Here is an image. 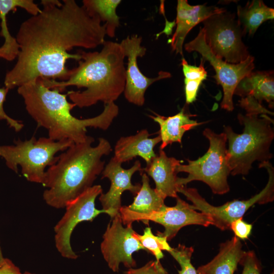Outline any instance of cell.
Listing matches in <instances>:
<instances>
[{
  "label": "cell",
  "mask_w": 274,
  "mask_h": 274,
  "mask_svg": "<svg viewBox=\"0 0 274 274\" xmlns=\"http://www.w3.org/2000/svg\"><path fill=\"white\" fill-rule=\"evenodd\" d=\"M43 0L41 12L23 21L16 39L17 60L6 74L8 89L19 87L38 79L66 81L68 59L81 60L75 47L94 49L105 41L106 24L74 0Z\"/></svg>",
  "instance_id": "1"
},
{
  "label": "cell",
  "mask_w": 274,
  "mask_h": 274,
  "mask_svg": "<svg viewBox=\"0 0 274 274\" xmlns=\"http://www.w3.org/2000/svg\"><path fill=\"white\" fill-rule=\"evenodd\" d=\"M102 45L100 51H80L81 60L78 66L70 70L66 81L41 79L44 85L60 92L70 86L85 88L67 93L72 103L80 108L98 101L105 105L115 102L125 86V57L119 43L106 41Z\"/></svg>",
  "instance_id": "2"
},
{
  "label": "cell",
  "mask_w": 274,
  "mask_h": 274,
  "mask_svg": "<svg viewBox=\"0 0 274 274\" xmlns=\"http://www.w3.org/2000/svg\"><path fill=\"white\" fill-rule=\"evenodd\" d=\"M17 92L29 115L39 126L48 130V137L55 141L84 142L89 136L87 127L107 130L119 113L118 106L112 102L105 105L102 112L95 117L78 119L71 114L76 106L67 100V94L47 87L41 79L18 87Z\"/></svg>",
  "instance_id": "3"
},
{
  "label": "cell",
  "mask_w": 274,
  "mask_h": 274,
  "mask_svg": "<svg viewBox=\"0 0 274 274\" xmlns=\"http://www.w3.org/2000/svg\"><path fill=\"white\" fill-rule=\"evenodd\" d=\"M94 141L89 136L84 142L74 143L48 167L42 184L47 188L43 197L48 205L65 208L68 202L93 186L105 167L102 157L112 150L107 139L98 138V143L94 147L91 145Z\"/></svg>",
  "instance_id": "4"
},
{
  "label": "cell",
  "mask_w": 274,
  "mask_h": 274,
  "mask_svg": "<svg viewBox=\"0 0 274 274\" xmlns=\"http://www.w3.org/2000/svg\"><path fill=\"white\" fill-rule=\"evenodd\" d=\"M237 118L244 125L242 133L234 132L230 126H225L223 132L228 143L227 162L233 176L247 175L254 162L269 161L272 157L270 147L274 138L273 120L266 114L239 113Z\"/></svg>",
  "instance_id": "5"
},
{
  "label": "cell",
  "mask_w": 274,
  "mask_h": 274,
  "mask_svg": "<svg viewBox=\"0 0 274 274\" xmlns=\"http://www.w3.org/2000/svg\"><path fill=\"white\" fill-rule=\"evenodd\" d=\"M14 143L15 145L0 146V157L13 172L17 173L19 166L22 175L28 181L41 184L45 179L46 168L58 159L56 154L74 143L68 140L55 141L49 137L37 139L35 136L25 141L18 139Z\"/></svg>",
  "instance_id": "6"
},
{
  "label": "cell",
  "mask_w": 274,
  "mask_h": 274,
  "mask_svg": "<svg viewBox=\"0 0 274 274\" xmlns=\"http://www.w3.org/2000/svg\"><path fill=\"white\" fill-rule=\"evenodd\" d=\"M202 133L210 142L208 151L197 159H187V164L180 163L177 166L178 173L188 174L186 178L178 177L177 184L180 187L193 181H200L207 184L214 194L226 193L229 191L227 178L230 174L227 162L226 136L224 132L216 133L209 128Z\"/></svg>",
  "instance_id": "7"
},
{
  "label": "cell",
  "mask_w": 274,
  "mask_h": 274,
  "mask_svg": "<svg viewBox=\"0 0 274 274\" xmlns=\"http://www.w3.org/2000/svg\"><path fill=\"white\" fill-rule=\"evenodd\" d=\"M259 167L267 169L269 175L268 182L259 193L248 200H234L222 206L215 207L209 203L195 188L182 186L178 187V192L182 193L192 202L191 205L192 209L208 215L212 218L214 225L222 230L230 229L231 223L242 218L246 212L254 204H264L273 200V168L269 161L261 162Z\"/></svg>",
  "instance_id": "8"
},
{
  "label": "cell",
  "mask_w": 274,
  "mask_h": 274,
  "mask_svg": "<svg viewBox=\"0 0 274 274\" xmlns=\"http://www.w3.org/2000/svg\"><path fill=\"white\" fill-rule=\"evenodd\" d=\"M202 23L206 43L216 56L228 63L238 64L250 55L242 41L244 34L234 14L225 10Z\"/></svg>",
  "instance_id": "9"
},
{
  "label": "cell",
  "mask_w": 274,
  "mask_h": 274,
  "mask_svg": "<svg viewBox=\"0 0 274 274\" xmlns=\"http://www.w3.org/2000/svg\"><path fill=\"white\" fill-rule=\"evenodd\" d=\"M174 207L165 206L160 210L150 214H144L134 212L122 206L119 210L123 224L132 225L134 221H142L148 224L149 221L160 224L164 227L162 232H157V235L166 237L170 241L182 227L189 225H200L204 227L213 225L212 218L207 214L197 212L191 206L179 196Z\"/></svg>",
  "instance_id": "10"
},
{
  "label": "cell",
  "mask_w": 274,
  "mask_h": 274,
  "mask_svg": "<svg viewBox=\"0 0 274 274\" xmlns=\"http://www.w3.org/2000/svg\"><path fill=\"white\" fill-rule=\"evenodd\" d=\"M102 193L100 185H93L65 206V212L54 227L56 248L61 255L67 259H76L77 255L71 245V236L76 226L85 221H92L106 212L95 207L96 197Z\"/></svg>",
  "instance_id": "11"
},
{
  "label": "cell",
  "mask_w": 274,
  "mask_h": 274,
  "mask_svg": "<svg viewBox=\"0 0 274 274\" xmlns=\"http://www.w3.org/2000/svg\"><path fill=\"white\" fill-rule=\"evenodd\" d=\"M184 48L188 52H198L204 60L209 61L216 72L215 78L217 84L221 85L223 88V97L221 108L229 112L233 111V95L235 89L239 81L254 69V57L250 55L239 63L231 64L216 56L206 43L202 27L193 40L185 44Z\"/></svg>",
  "instance_id": "12"
},
{
  "label": "cell",
  "mask_w": 274,
  "mask_h": 274,
  "mask_svg": "<svg viewBox=\"0 0 274 274\" xmlns=\"http://www.w3.org/2000/svg\"><path fill=\"white\" fill-rule=\"evenodd\" d=\"M135 233L132 225L123 226L119 213L108 224L100 250L108 266L114 272L119 271L120 263L128 268L135 267L136 262L133 254L141 250L146 251L135 237Z\"/></svg>",
  "instance_id": "13"
},
{
  "label": "cell",
  "mask_w": 274,
  "mask_h": 274,
  "mask_svg": "<svg viewBox=\"0 0 274 274\" xmlns=\"http://www.w3.org/2000/svg\"><path fill=\"white\" fill-rule=\"evenodd\" d=\"M142 42L141 37L133 35L127 37L119 43L128 60L124 96L128 102L138 106L144 105L145 93L151 85L158 80L171 77L170 73L162 71L155 78H148L141 72L138 66V58L144 56L146 53V48L142 45Z\"/></svg>",
  "instance_id": "14"
},
{
  "label": "cell",
  "mask_w": 274,
  "mask_h": 274,
  "mask_svg": "<svg viewBox=\"0 0 274 274\" xmlns=\"http://www.w3.org/2000/svg\"><path fill=\"white\" fill-rule=\"evenodd\" d=\"M122 163L117 161L113 157L105 166L102 172V178H107L111 181L109 191L101 193L99 200L106 213L111 219L119 213L121 206V195L125 191H130L134 196L141 188V184L133 185L131 178L136 172H143V168L139 160H136L129 168L124 169Z\"/></svg>",
  "instance_id": "15"
},
{
  "label": "cell",
  "mask_w": 274,
  "mask_h": 274,
  "mask_svg": "<svg viewBox=\"0 0 274 274\" xmlns=\"http://www.w3.org/2000/svg\"><path fill=\"white\" fill-rule=\"evenodd\" d=\"M224 8L214 6L190 5L187 0H178L177 6L176 28L169 40L172 51L183 56V45L188 32L196 25L210 16L225 11Z\"/></svg>",
  "instance_id": "16"
},
{
  "label": "cell",
  "mask_w": 274,
  "mask_h": 274,
  "mask_svg": "<svg viewBox=\"0 0 274 274\" xmlns=\"http://www.w3.org/2000/svg\"><path fill=\"white\" fill-rule=\"evenodd\" d=\"M179 160L168 157L163 150L154 157L143 168L155 183V190L164 199L167 197L177 198L179 186L177 184V166Z\"/></svg>",
  "instance_id": "17"
},
{
  "label": "cell",
  "mask_w": 274,
  "mask_h": 274,
  "mask_svg": "<svg viewBox=\"0 0 274 274\" xmlns=\"http://www.w3.org/2000/svg\"><path fill=\"white\" fill-rule=\"evenodd\" d=\"M149 136L148 131L143 129L134 135L120 138L114 147L113 157L122 163L139 156L148 164L156 156L154 148L161 142L159 135L153 138Z\"/></svg>",
  "instance_id": "18"
},
{
  "label": "cell",
  "mask_w": 274,
  "mask_h": 274,
  "mask_svg": "<svg viewBox=\"0 0 274 274\" xmlns=\"http://www.w3.org/2000/svg\"><path fill=\"white\" fill-rule=\"evenodd\" d=\"M17 8L24 9L32 16L41 12V9L32 0H0V35L5 40L4 44L0 47V58L8 61L15 59L19 53V45L16 38L11 35L7 22L8 13L16 10Z\"/></svg>",
  "instance_id": "19"
},
{
  "label": "cell",
  "mask_w": 274,
  "mask_h": 274,
  "mask_svg": "<svg viewBox=\"0 0 274 274\" xmlns=\"http://www.w3.org/2000/svg\"><path fill=\"white\" fill-rule=\"evenodd\" d=\"M234 94L242 98L252 96L260 104L265 100L273 108L274 77L273 71L252 72L244 77L236 87Z\"/></svg>",
  "instance_id": "20"
},
{
  "label": "cell",
  "mask_w": 274,
  "mask_h": 274,
  "mask_svg": "<svg viewBox=\"0 0 274 274\" xmlns=\"http://www.w3.org/2000/svg\"><path fill=\"white\" fill-rule=\"evenodd\" d=\"M236 236L220 245L219 253L209 263L198 267L197 274H233L246 252Z\"/></svg>",
  "instance_id": "21"
},
{
  "label": "cell",
  "mask_w": 274,
  "mask_h": 274,
  "mask_svg": "<svg viewBox=\"0 0 274 274\" xmlns=\"http://www.w3.org/2000/svg\"><path fill=\"white\" fill-rule=\"evenodd\" d=\"M154 116H150L160 127L159 135L161 144L160 150H163L167 145L175 142L181 144L184 134L187 131L202 124L190 119L194 115L186 112L183 108L179 113L169 117H165L154 113Z\"/></svg>",
  "instance_id": "22"
},
{
  "label": "cell",
  "mask_w": 274,
  "mask_h": 274,
  "mask_svg": "<svg viewBox=\"0 0 274 274\" xmlns=\"http://www.w3.org/2000/svg\"><path fill=\"white\" fill-rule=\"evenodd\" d=\"M236 14L244 36L254 35L263 22L274 18V9L267 6L261 0L248 2L244 7L238 6Z\"/></svg>",
  "instance_id": "23"
},
{
  "label": "cell",
  "mask_w": 274,
  "mask_h": 274,
  "mask_svg": "<svg viewBox=\"0 0 274 274\" xmlns=\"http://www.w3.org/2000/svg\"><path fill=\"white\" fill-rule=\"evenodd\" d=\"M141 175V188L134 195L132 203L125 207L130 211L144 214L160 210L165 206L164 199L151 187L148 175L143 172Z\"/></svg>",
  "instance_id": "24"
},
{
  "label": "cell",
  "mask_w": 274,
  "mask_h": 274,
  "mask_svg": "<svg viewBox=\"0 0 274 274\" xmlns=\"http://www.w3.org/2000/svg\"><path fill=\"white\" fill-rule=\"evenodd\" d=\"M121 3L120 0H84L82 6L90 13L97 16L101 22H105L107 35L113 38L120 25L116 9Z\"/></svg>",
  "instance_id": "25"
},
{
  "label": "cell",
  "mask_w": 274,
  "mask_h": 274,
  "mask_svg": "<svg viewBox=\"0 0 274 274\" xmlns=\"http://www.w3.org/2000/svg\"><path fill=\"white\" fill-rule=\"evenodd\" d=\"M135 236L146 251L153 254L157 261H159L163 257L162 251L169 252L172 249L168 244L166 237L154 235L150 227H147L144 229L142 235L136 232Z\"/></svg>",
  "instance_id": "26"
},
{
  "label": "cell",
  "mask_w": 274,
  "mask_h": 274,
  "mask_svg": "<svg viewBox=\"0 0 274 274\" xmlns=\"http://www.w3.org/2000/svg\"><path fill=\"white\" fill-rule=\"evenodd\" d=\"M193 251L192 247H187L179 244L176 248H172L169 252L181 266V269L178 270L179 274H197L196 270L191 262Z\"/></svg>",
  "instance_id": "27"
},
{
  "label": "cell",
  "mask_w": 274,
  "mask_h": 274,
  "mask_svg": "<svg viewBox=\"0 0 274 274\" xmlns=\"http://www.w3.org/2000/svg\"><path fill=\"white\" fill-rule=\"evenodd\" d=\"M204 60L201 58L199 66L188 64L187 61L183 58L182 59L181 65L185 79L188 80H206L207 77V72L204 67Z\"/></svg>",
  "instance_id": "28"
},
{
  "label": "cell",
  "mask_w": 274,
  "mask_h": 274,
  "mask_svg": "<svg viewBox=\"0 0 274 274\" xmlns=\"http://www.w3.org/2000/svg\"><path fill=\"white\" fill-rule=\"evenodd\" d=\"M239 263L243 266L242 274H261V264L253 251L246 252Z\"/></svg>",
  "instance_id": "29"
},
{
  "label": "cell",
  "mask_w": 274,
  "mask_h": 274,
  "mask_svg": "<svg viewBox=\"0 0 274 274\" xmlns=\"http://www.w3.org/2000/svg\"><path fill=\"white\" fill-rule=\"evenodd\" d=\"M239 106L246 111L247 114L260 115L261 114L273 115L252 96L242 97L238 101Z\"/></svg>",
  "instance_id": "30"
},
{
  "label": "cell",
  "mask_w": 274,
  "mask_h": 274,
  "mask_svg": "<svg viewBox=\"0 0 274 274\" xmlns=\"http://www.w3.org/2000/svg\"><path fill=\"white\" fill-rule=\"evenodd\" d=\"M9 89L4 87L0 88V120H5L8 125L16 132L20 131L24 127L20 121L14 119L8 116L4 109V103L6 100Z\"/></svg>",
  "instance_id": "31"
},
{
  "label": "cell",
  "mask_w": 274,
  "mask_h": 274,
  "mask_svg": "<svg viewBox=\"0 0 274 274\" xmlns=\"http://www.w3.org/2000/svg\"><path fill=\"white\" fill-rule=\"evenodd\" d=\"M125 274H168L159 261L151 260L143 266L131 268L125 272Z\"/></svg>",
  "instance_id": "32"
},
{
  "label": "cell",
  "mask_w": 274,
  "mask_h": 274,
  "mask_svg": "<svg viewBox=\"0 0 274 274\" xmlns=\"http://www.w3.org/2000/svg\"><path fill=\"white\" fill-rule=\"evenodd\" d=\"M230 229L237 238L245 239L248 238L251 234L252 225L246 223L241 218L231 223Z\"/></svg>",
  "instance_id": "33"
},
{
  "label": "cell",
  "mask_w": 274,
  "mask_h": 274,
  "mask_svg": "<svg viewBox=\"0 0 274 274\" xmlns=\"http://www.w3.org/2000/svg\"><path fill=\"white\" fill-rule=\"evenodd\" d=\"M201 80H188L184 79L185 93L187 104L192 103L196 100Z\"/></svg>",
  "instance_id": "34"
},
{
  "label": "cell",
  "mask_w": 274,
  "mask_h": 274,
  "mask_svg": "<svg viewBox=\"0 0 274 274\" xmlns=\"http://www.w3.org/2000/svg\"><path fill=\"white\" fill-rule=\"evenodd\" d=\"M28 271H25L22 273L19 268L8 258H5L0 264V274H28Z\"/></svg>",
  "instance_id": "35"
},
{
  "label": "cell",
  "mask_w": 274,
  "mask_h": 274,
  "mask_svg": "<svg viewBox=\"0 0 274 274\" xmlns=\"http://www.w3.org/2000/svg\"><path fill=\"white\" fill-rule=\"evenodd\" d=\"M4 258H5L3 257L2 249H1V246H0V264L3 261Z\"/></svg>",
  "instance_id": "36"
},
{
  "label": "cell",
  "mask_w": 274,
  "mask_h": 274,
  "mask_svg": "<svg viewBox=\"0 0 274 274\" xmlns=\"http://www.w3.org/2000/svg\"><path fill=\"white\" fill-rule=\"evenodd\" d=\"M28 274H33V273H30V272H28Z\"/></svg>",
  "instance_id": "37"
}]
</instances>
